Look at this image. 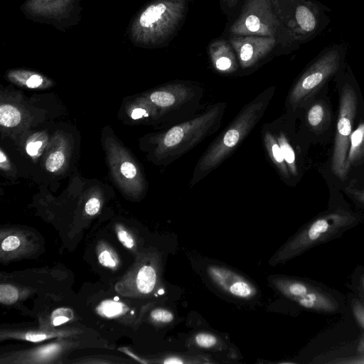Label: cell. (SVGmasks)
I'll list each match as a JSON object with an SVG mask.
<instances>
[{
	"label": "cell",
	"instance_id": "42",
	"mask_svg": "<svg viewBox=\"0 0 364 364\" xmlns=\"http://www.w3.org/2000/svg\"><path fill=\"white\" fill-rule=\"evenodd\" d=\"M362 287H363V291H364V277L362 279Z\"/></svg>",
	"mask_w": 364,
	"mask_h": 364
},
{
	"label": "cell",
	"instance_id": "10",
	"mask_svg": "<svg viewBox=\"0 0 364 364\" xmlns=\"http://www.w3.org/2000/svg\"><path fill=\"white\" fill-rule=\"evenodd\" d=\"M203 95V87L194 83L178 82L152 92L149 100L164 112H179L191 105L198 107Z\"/></svg>",
	"mask_w": 364,
	"mask_h": 364
},
{
	"label": "cell",
	"instance_id": "13",
	"mask_svg": "<svg viewBox=\"0 0 364 364\" xmlns=\"http://www.w3.org/2000/svg\"><path fill=\"white\" fill-rule=\"evenodd\" d=\"M230 46L223 39L213 41L208 48L209 55L214 68L222 73H231L237 68L236 56Z\"/></svg>",
	"mask_w": 364,
	"mask_h": 364
},
{
	"label": "cell",
	"instance_id": "40",
	"mask_svg": "<svg viewBox=\"0 0 364 364\" xmlns=\"http://www.w3.org/2000/svg\"><path fill=\"white\" fill-rule=\"evenodd\" d=\"M355 197L360 201L362 203L364 204V196L363 195H359V194H354Z\"/></svg>",
	"mask_w": 364,
	"mask_h": 364
},
{
	"label": "cell",
	"instance_id": "32",
	"mask_svg": "<svg viewBox=\"0 0 364 364\" xmlns=\"http://www.w3.org/2000/svg\"><path fill=\"white\" fill-rule=\"evenodd\" d=\"M52 335H48L46 333H28L25 335V338L31 342H38L43 341L45 339L49 338L50 337H53Z\"/></svg>",
	"mask_w": 364,
	"mask_h": 364
},
{
	"label": "cell",
	"instance_id": "23",
	"mask_svg": "<svg viewBox=\"0 0 364 364\" xmlns=\"http://www.w3.org/2000/svg\"><path fill=\"white\" fill-rule=\"evenodd\" d=\"M65 156L62 151H55L51 153L46 159V168L50 172L58 171L63 165Z\"/></svg>",
	"mask_w": 364,
	"mask_h": 364
},
{
	"label": "cell",
	"instance_id": "8",
	"mask_svg": "<svg viewBox=\"0 0 364 364\" xmlns=\"http://www.w3.org/2000/svg\"><path fill=\"white\" fill-rule=\"evenodd\" d=\"M261 136L264 152L280 176L287 181L296 176V156L287 133L272 122L262 126Z\"/></svg>",
	"mask_w": 364,
	"mask_h": 364
},
{
	"label": "cell",
	"instance_id": "39",
	"mask_svg": "<svg viewBox=\"0 0 364 364\" xmlns=\"http://www.w3.org/2000/svg\"><path fill=\"white\" fill-rule=\"evenodd\" d=\"M225 4L230 7L235 6L239 0H222Z\"/></svg>",
	"mask_w": 364,
	"mask_h": 364
},
{
	"label": "cell",
	"instance_id": "20",
	"mask_svg": "<svg viewBox=\"0 0 364 364\" xmlns=\"http://www.w3.org/2000/svg\"><path fill=\"white\" fill-rule=\"evenodd\" d=\"M324 116L325 109L323 106L321 104H316L308 112V122L311 127H317L322 123Z\"/></svg>",
	"mask_w": 364,
	"mask_h": 364
},
{
	"label": "cell",
	"instance_id": "5",
	"mask_svg": "<svg viewBox=\"0 0 364 364\" xmlns=\"http://www.w3.org/2000/svg\"><path fill=\"white\" fill-rule=\"evenodd\" d=\"M269 285L299 306L321 313H334L338 303L327 291L306 281L284 276H271Z\"/></svg>",
	"mask_w": 364,
	"mask_h": 364
},
{
	"label": "cell",
	"instance_id": "35",
	"mask_svg": "<svg viewBox=\"0 0 364 364\" xmlns=\"http://www.w3.org/2000/svg\"><path fill=\"white\" fill-rule=\"evenodd\" d=\"M274 10H276L277 14H280L282 13L281 6H280V1L281 0H270ZM288 2L294 9L296 5L303 0H282Z\"/></svg>",
	"mask_w": 364,
	"mask_h": 364
},
{
	"label": "cell",
	"instance_id": "3",
	"mask_svg": "<svg viewBox=\"0 0 364 364\" xmlns=\"http://www.w3.org/2000/svg\"><path fill=\"white\" fill-rule=\"evenodd\" d=\"M356 221L348 212L338 210L326 213L306 224L273 255L269 264L274 267L299 256L344 232Z\"/></svg>",
	"mask_w": 364,
	"mask_h": 364
},
{
	"label": "cell",
	"instance_id": "24",
	"mask_svg": "<svg viewBox=\"0 0 364 364\" xmlns=\"http://www.w3.org/2000/svg\"><path fill=\"white\" fill-rule=\"evenodd\" d=\"M69 314H73L72 311L69 309H57L53 312L51 316L53 318V324L54 326H59L68 322L73 318V315L69 316Z\"/></svg>",
	"mask_w": 364,
	"mask_h": 364
},
{
	"label": "cell",
	"instance_id": "41",
	"mask_svg": "<svg viewBox=\"0 0 364 364\" xmlns=\"http://www.w3.org/2000/svg\"><path fill=\"white\" fill-rule=\"evenodd\" d=\"M353 194H359V195H363L364 196V190L362 191H353Z\"/></svg>",
	"mask_w": 364,
	"mask_h": 364
},
{
	"label": "cell",
	"instance_id": "1",
	"mask_svg": "<svg viewBox=\"0 0 364 364\" xmlns=\"http://www.w3.org/2000/svg\"><path fill=\"white\" fill-rule=\"evenodd\" d=\"M274 92L275 88L272 87L259 94L212 141L196 163L190 187L197 184L232 154L262 118Z\"/></svg>",
	"mask_w": 364,
	"mask_h": 364
},
{
	"label": "cell",
	"instance_id": "30",
	"mask_svg": "<svg viewBox=\"0 0 364 364\" xmlns=\"http://www.w3.org/2000/svg\"><path fill=\"white\" fill-rule=\"evenodd\" d=\"M100 263L107 267H114L116 265L115 261L112 259L110 253L105 250L102 252L98 257Z\"/></svg>",
	"mask_w": 364,
	"mask_h": 364
},
{
	"label": "cell",
	"instance_id": "25",
	"mask_svg": "<svg viewBox=\"0 0 364 364\" xmlns=\"http://www.w3.org/2000/svg\"><path fill=\"white\" fill-rule=\"evenodd\" d=\"M351 308L355 320L364 329V303L359 299H354L351 301Z\"/></svg>",
	"mask_w": 364,
	"mask_h": 364
},
{
	"label": "cell",
	"instance_id": "28",
	"mask_svg": "<svg viewBox=\"0 0 364 364\" xmlns=\"http://www.w3.org/2000/svg\"><path fill=\"white\" fill-rule=\"evenodd\" d=\"M59 348V345L50 344L39 349L38 351L36 353V355L38 357L41 358H48L56 353L58 351Z\"/></svg>",
	"mask_w": 364,
	"mask_h": 364
},
{
	"label": "cell",
	"instance_id": "6",
	"mask_svg": "<svg viewBox=\"0 0 364 364\" xmlns=\"http://www.w3.org/2000/svg\"><path fill=\"white\" fill-rule=\"evenodd\" d=\"M270 0H246L238 18L230 26L233 36L276 37L280 20Z\"/></svg>",
	"mask_w": 364,
	"mask_h": 364
},
{
	"label": "cell",
	"instance_id": "33",
	"mask_svg": "<svg viewBox=\"0 0 364 364\" xmlns=\"http://www.w3.org/2000/svg\"><path fill=\"white\" fill-rule=\"evenodd\" d=\"M42 142L40 141H30L26 145V152L31 156H36L38 150L42 146Z\"/></svg>",
	"mask_w": 364,
	"mask_h": 364
},
{
	"label": "cell",
	"instance_id": "43",
	"mask_svg": "<svg viewBox=\"0 0 364 364\" xmlns=\"http://www.w3.org/2000/svg\"><path fill=\"white\" fill-rule=\"evenodd\" d=\"M114 300H115V301H118V300H119V298H118L117 296H115V297L114 298Z\"/></svg>",
	"mask_w": 364,
	"mask_h": 364
},
{
	"label": "cell",
	"instance_id": "7",
	"mask_svg": "<svg viewBox=\"0 0 364 364\" xmlns=\"http://www.w3.org/2000/svg\"><path fill=\"white\" fill-rule=\"evenodd\" d=\"M357 109V97L353 87L345 83L340 99L331 167L336 176L343 179L347 174L346 165L353 120Z\"/></svg>",
	"mask_w": 364,
	"mask_h": 364
},
{
	"label": "cell",
	"instance_id": "17",
	"mask_svg": "<svg viewBox=\"0 0 364 364\" xmlns=\"http://www.w3.org/2000/svg\"><path fill=\"white\" fill-rule=\"evenodd\" d=\"M157 279V272L154 266H142L136 276L138 290L144 294L151 293L156 285Z\"/></svg>",
	"mask_w": 364,
	"mask_h": 364
},
{
	"label": "cell",
	"instance_id": "29",
	"mask_svg": "<svg viewBox=\"0 0 364 364\" xmlns=\"http://www.w3.org/2000/svg\"><path fill=\"white\" fill-rule=\"evenodd\" d=\"M100 202L97 198H92L87 200L85 210L90 215H95L100 210Z\"/></svg>",
	"mask_w": 364,
	"mask_h": 364
},
{
	"label": "cell",
	"instance_id": "19",
	"mask_svg": "<svg viewBox=\"0 0 364 364\" xmlns=\"http://www.w3.org/2000/svg\"><path fill=\"white\" fill-rule=\"evenodd\" d=\"M127 310V307L117 301L105 300L102 301L97 308V313L107 318L119 316Z\"/></svg>",
	"mask_w": 364,
	"mask_h": 364
},
{
	"label": "cell",
	"instance_id": "37",
	"mask_svg": "<svg viewBox=\"0 0 364 364\" xmlns=\"http://www.w3.org/2000/svg\"><path fill=\"white\" fill-rule=\"evenodd\" d=\"M357 352L359 356H361L364 358V334L360 337Z\"/></svg>",
	"mask_w": 364,
	"mask_h": 364
},
{
	"label": "cell",
	"instance_id": "9",
	"mask_svg": "<svg viewBox=\"0 0 364 364\" xmlns=\"http://www.w3.org/2000/svg\"><path fill=\"white\" fill-rule=\"evenodd\" d=\"M329 11L318 1L303 0L296 5L287 27L299 43H306L318 36L329 24Z\"/></svg>",
	"mask_w": 364,
	"mask_h": 364
},
{
	"label": "cell",
	"instance_id": "16",
	"mask_svg": "<svg viewBox=\"0 0 364 364\" xmlns=\"http://www.w3.org/2000/svg\"><path fill=\"white\" fill-rule=\"evenodd\" d=\"M161 363L167 364H209L218 363L214 357L206 353H171L165 355L160 360Z\"/></svg>",
	"mask_w": 364,
	"mask_h": 364
},
{
	"label": "cell",
	"instance_id": "31",
	"mask_svg": "<svg viewBox=\"0 0 364 364\" xmlns=\"http://www.w3.org/2000/svg\"><path fill=\"white\" fill-rule=\"evenodd\" d=\"M119 240L127 248L133 247L134 242L132 237L125 230H120L117 232Z\"/></svg>",
	"mask_w": 364,
	"mask_h": 364
},
{
	"label": "cell",
	"instance_id": "36",
	"mask_svg": "<svg viewBox=\"0 0 364 364\" xmlns=\"http://www.w3.org/2000/svg\"><path fill=\"white\" fill-rule=\"evenodd\" d=\"M149 114L147 113V110L143 108H136L131 114V117L134 119H138L144 117H149Z\"/></svg>",
	"mask_w": 364,
	"mask_h": 364
},
{
	"label": "cell",
	"instance_id": "38",
	"mask_svg": "<svg viewBox=\"0 0 364 364\" xmlns=\"http://www.w3.org/2000/svg\"><path fill=\"white\" fill-rule=\"evenodd\" d=\"M0 165L2 168H7L9 167V163L7 157L2 150L0 151Z\"/></svg>",
	"mask_w": 364,
	"mask_h": 364
},
{
	"label": "cell",
	"instance_id": "26",
	"mask_svg": "<svg viewBox=\"0 0 364 364\" xmlns=\"http://www.w3.org/2000/svg\"><path fill=\"white\" fill-rule=\"evenodd\" d=\"M120 171L122 176L128 179L134 178L137 174L136 167L129 161H124L122 164Z\"/></svg>",
	"mask_w": 364,
	"mask_h": 364
},
{
	"label": "cell",
	"instance_id": "4",
	"mask_svg": "<svg viewBox=\"0 0 364 364\" xmlns=\"http://www.w3.org/2000/svg\"><path fill=\"white\" fill-rule=\"evenodd\" d=\"M348 46L332 43L324 48L298 79L288 97L292 108L301 105L314 91L343 68Z\"/></svg>",
	"mask_w": 364,
	"mask_h": 364
},
{
	"label": "cell",
	"instance_id": "14",
	"mask_svg": "<svg viewBox=\"0 0 364 364\" xmlns=\"http://www.w3.org/2000/svg\"><path fill=\"white\" fill-rule=\"evenodd\" d=\"M191 349H198L210 352H228L231 357L236 355L235 351L217 334L205 331H198L191 336L186 342Z\"/></svg>",
	"mask_w": 364,
	"mask_h": 364
},
{
	"label": "cell",
	"instance_id": "18",
	"mask_svg": "<svg viewBox=\"0 0 364 364\" xmlns=\"http://www.w3.org/2000/svg\"><path fill=\"white\" fill-rule=\"evenodd\" d=\"M21 119V113L15 107L10 105L0 106V124L2 127H15L19 124Z\"/></svg>",
	"mask_w": 364,
	"mask_h": 364
},
{
	"label": "cell",
	"instance_id": "34",
	"mask_svg": "<svg viewBox=\"0 0 364 364\" xmlns=\"http://www.w3.org/2000/svg\"><path fill=\"white\" fill-rule=\"evenodd\" d=\"M43 83V78L38 75H33L26 80V85L30 88L38 87Z\"/></svg>",
	"mask_w": 364,
	"mask_h": 364
},
{
	"label": "cell",
	"instance_id": "12",
	"mask_svg": "<svg viewBox=\"0 0 364 364\" xmlns=\"http://www.w3.org/2000/svg\"><path fill=\"white\" fill-rule=\"evenodd\" d=\"M230 43L243 68L255 65L275 47L276 37L260 36H234Z\"/></svg>",
	"mask_w": 364,
	"mask_h": 364
},
{
	"label": "cell",
	"instance_id": "2",
	"mask_svg": "<svg viewBox=\"0 0 364 364\" xmlns=\"http://www.w3.org/2000/svg\"><path fill=\"white\" fill-rule=\"evenodd\" d=\"M226 104L218 102L163 132L157 139L156 156L171 163L192 150L220 128Z\"/></svg>",
	"mask_w": 364,
	"mask_h": 364
},
{
	"label": "cell",
	"instance_id": "11",
	"mask_svg": "<svg viewBox=\"0 0 364 364\" xmlns=\"http://www.w3.org/2000/svg\"><path fill=\"white\" fill-rule=\"evenodd\" d=\"M206 274L211 282L226 294L240 300H251L258 294L257 287L245 277L218 264L207 266Z\"/></svg>",
	"mask_w": 364,
	"mask_h": 364
},
{
	"label": "cell",
	"instance_id": "27",
	"mask_svg": "<svg viewBox=\"0 0 364 364\" xmlns=\"http://www.w3.org/2000/svg\"><path fill=\"white\" fill-rule=\"evenodd\" d=\"M20 245L19 239L16 236H9L1 242V248L4 251H12L16 250Z\"/></svg>",
	"mask_w": 364,
	"mask_h": 364
},
{
	"label": "cell",
	"instance_id": "15",
	"mask_svg": "<svg viewBox=\"0 0 364 364\" xmlns=\"http://www.w3.org/2000/svg\"><path fill=\"white\" fill-rule=\"evenodd\" d=\"M364 160V121L351 134L347 154L346 168L348 172L351 166Z\"/></svg>",
	"mask_w": 364,
	"mask_h": 364
},
{
	"label": "cell",
	"instance_id": "21",
	"mask_svg": "<svg viewBox=\"0 0 364 364\" xmlns=\"http://www.w3.org/2000/svg\"><path fill=\"white\" fill-rule=\"evenodd\" d=\"M150 317L153 321L159 324H168L174 320L173 313L163 308H156L152 310Z\"/></svg>",
	"mask_w": 364,
	"mask_h": 364
},
{
	"label": "cell",
	"instance_id": "22",
	"mask_svg": "<svg viewBox=\"0 0 364 364\" xmlns=\"http://www.w3.org/2000/svg\"><path fill=\"white\" fill-rule=\"evenodd\" d=\"M18 292L16 287L9 284L0 285V301L4 304H11L17 301Z\"/></svg>",
	"mask_w": 364,
	"mask_h": 364
}]
</instances>
